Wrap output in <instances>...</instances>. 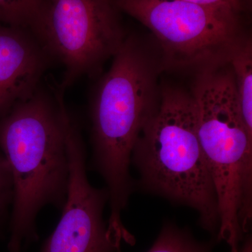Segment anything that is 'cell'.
Listing matches in <instances>:
<instances>
[{"label": "cell", "instance_id": "1", "mask_svg": "<svg viewBox=\"0 0 252 252\" xmlns=\"http://www.w3.org/2000/svg\"><path fill=\"white\" fill-rule=\"evenodd\" d=\"M39 86L0 119V149L9 162L14 185L9 252H22L38 240L36 220L46 205L62 210L67 198L69 167L63 97Z\"/></svg>", "mask_w": 252, "mask_h": 252}, {"label": "cell", "instance_id": "2", "mask_svg": "<svg viewBox=\"0 0 252 252\" xmlns=\"http://www.w3.org/2000/svg\"><path fill=\"white\" fill-rule=\"evenodd\" d=\"M90 104L92 164L109 194L108 225L124 228L122 212L133 190L132 152L158 105L157 65L135 38L126 36Z\"/></svg>", "mask_w": 252, "mask_h": 252}, {"label": "cell", "instance_id": "3", "mask_svg": "<svg viewBox=\"0 0 252 252\" xmlns=\"http://www.w3.org/2000/svg\"><path fill=\"white\" fill-rule=\"evenodd\" d=\"M131 162L140 173L141 188L194 209L200 225L217 235L218 200L199 140L191 94L170 86L160 90L157 110L137 140Z\"/></svg>", "mask_w": 252, "mask_h": 252}, {"label": "cell", "instance_id": "4", "mask_svg": "<svg viewBox=\"0 0 252 252\" xmlns=\"http://www.w3.org/2000/svg\"><path fill=\"white\" fill-rule=\"evenodd\" d=\"M114 0H41L28 29L64 67L60 89L96 75L117 52L126 36Z\"/></svg>", "mask_w": 252, "mask_h": 252}, {"label": "cell", "instance_id": "5", "mask_svg": "<svg viewBox=\"0 0 252 252\" xmlns=\"http://www.w3.org/2000/svg\"><path fill=\"white\" fill-rule=\"evenodd\" d=\"M157 38L165 61L176 67H199L226 62L243 36L240 14L182 0H114Z\"/></svg>", "mask_w": 252, "mask_h": 252}, {"label": "cell", "instance_id": "6", "mask_svg": "<svg viewBox=\"0 0 252 252\" xmlns=\"http://www.w3.org/2000/svg\"><path fill=\"white\" fill-rule=\"evenodd\" d=\"M69 175L62 215L40 252H122L121 244L103 218L107 189L91 185L86 173V149L80 124L74 114L64 117Z\"/></svg>", "mask_w": 252, "mask_h": 252}, {"label": "cell", "instance_id": "7", "mask_svg": "<svg viewBox=\"0 0 252 252\" xmlns=\"http://www.w3.org/2000/svg\"><path fill=\"white\" fill-rule=\"evenodd\" d=\"M52 63L29 29L0 23V119L36 92Z\"/></svg>", "mask_w": 252, "mask_h": 252}, {"label": "cell", "instance_id": "8", "mask_svg": "<svg viewBox=\"0 0 252 252\" xmlns=\"http://www.w3.org/2000/svg\"><path fill=\"white\" fill-rule=\"evenodd\" d=\"M227 62L234 77L235 87L244 122L252 133V45L251 39L243 36L230 49Z\"/></svg>", "mask_w": 252, "mask_h": 252}, {"label": "cell", "instance_id": "9", "mask_svg": "<svg viewBox=\"0 0 252 252\" xmlns=\"http://www.w3.org/2000/svg\"><path fill=\"white\" fill-rule=\"evenodd\" d=\"M210 243L199 242L188 229L166 222L147 252H211Z\"/></svg>", "mask_w": 252, "mask_h": 252}, {"label": "cell", "instance_id": "10", "mask_svg": "<svg viewBox=\"0 0 252 252\" xmlns=\"http://www.w3.org/2000/svg\"><path fill=\"white\" fill-rule=\"evenodd\" d=\"M41 0H0V23L28 28Z\"/></svg>", "mask_w": 252, "mask_h": 252}, {"label": "cell", "instance_id": "11", "mask_svg": "<svg viewBox=\"0 0 252 252\" xmlns=\"http://www.w3.org/2000/svg\"><path fill=\"white\" fill-rule=\"evenodd\" d=\"M14 198V185L11 168L0 151V229L7 217Z\"/></svg>", "mask_w": 252, "mask_h": 252}, {"label": "cell", "instance_id": "12", "mask_svg": "<svg viewBox=\"0 0 252 252\" xmlns=\"http://www.w3.org/2000/svg\"><path fill=\"white\" fill-rule=\"evenodd\" d=\"M182 1L230 10L240 14L245 10L249 0H182Z\"/></svg>", "mask_w": 252, "mask_h": 252}]
</instances>
